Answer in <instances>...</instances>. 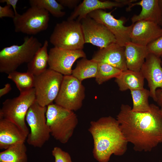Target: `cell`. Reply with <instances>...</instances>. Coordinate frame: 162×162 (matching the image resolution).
<instances>
[{
	"instance_id": "cell-3",
	"label": "cell",
	"mask_w": 162,
	"mask_h": 162,
	"mask_svg": "<svg viewBox=\"0 0 162 162\" xmlns=\"http://www.w3.org/2000/svg\"><path fill=\"white\" fill-rule=\"evenodd\" d=\"M42 46L38 39L32 35L25 36L20 45L14 44L4 48L0 51V72L8 74L21 64L28 63Z\"/></svg>"
},
{
	"instance_id": "cell-23",
	"label": "cell",
	"mask_w": 162,
	"mask_h": 162,
	"mask_svg": "<svg viewBox=\"0 0 162 162\" xmlns=\"http://www.w3.org/2000/svg\"><path fill=\"white\" fill-rule=\"evenodd\" d=\"M98 69L96 62L82 58L77 62L76 68L72 70V75L80 81L92 78H95Z\"/></svg>"
},
{
	"instance_id": "cell-37",
	"label": "cell",
	"mask_w": 162,
	"mask_h": 162,
	"mask_svg": "<svg viewBox=\"0 0 162 162\" xmlns=\"http://www.w3.org/2000/svg\"><path fill=\"white\" fill-rule=\"evenodd\" d=\"M159 25L160 26V27L162 28V16H161L160 22L159 23Z\"/></svg>"
},
{
	"instance_id": "cell-20",
	"label": "cell",
	"mask_w": 162,
	"mask_h": 162,
	"mask_svg": "<svg viewBox=\"0 0 162 162\" xmlns=\"http://www.w3.org/2000/svg\"><path fill=\"white\" fill-rule=\"evenodd\" d=\"M125 55L128 69L140 72L149 53L146 46L131 41L126 43Z\"/></svg>"
},
{
	"instance_id": "cell-25",
	"label": "cell",
	"mask_w": 162,
	"mask_h": 162,
	"mask_svg": "<svg viewBox=\"0 0 162 162\" xmlns=\"http://www.w3.org/2000/svg\"><path fill=\"white\" fill-rule=\"evenodd\" d=\"M130 91L133 102L132 110L139 112L149 111L151 109L148 100L150 95L149 90L143 88L130 90Z\"/></svg>"
},
{
	"instance_id": "cell-13",
	"label": "cell",
	"mask_w": 162,
	"mask_h": 162,
	"mask_svg": "<svg viewBox=\"0 0 162 162\" xmlns=\"http://www.w3.org/2000/svg\"><path fill=\"white\" fill-rule=\"evenodd\" d=\"M112 12H107L99 9L90 13L87 16L104 25L115 36L116 43L124 46L126 43L131 41L130 35L133 24L129 26H124V20L116 19L112 15Z\"/></svg>"
},
{
	"instance_id": "cell-22",
	"label": "cell",
	"mask_w": 162,
	"mask_h": 162,
	"mask_svg": "<svg viewBox=\"0 0 162 162\" xmlns=\"http://www.w3.org/2000/svg\"><path fill=\"white\" fill-rule=\"evenodd\" d=\"M48 46V42L45 40L42 46L39 49L31 60L28 63L27 72L36 76L44 72L47 69L49 57Z\"/></svg>"
},
{
	"instance_id": "cell-26",
	"label": "cell",
	"mask_w": 162,
	"mask_h": 162,
	"mask_svg": "<svg viewBox=\"0 0 162 162\" xmlns=\"http://www.w3.org/2000/svg\"><path fill=\"white\" fill-rule=\"evenodd\" d=\"M8 78L14 82L20 93L34 88V76L28 72H21L16 70L8 74Z\"/></svg>"
},
{
	"instance_id": "cell-29",
	"label": "cell",
	"mask_w": 162,
	"mask_h": 162,
	"mask_svg": "<svg viewBox=\"0 0 162 162\" xmlns=\"http://www.w3.org/2000/svg\"><path fill=\"white\" fill-rule=\"evenodd\" d=\"M146 47L148 53L162 56V35L148 44Z\"/></svg>"
},
{
	"instance_id": "cell-27",
	"label": "cell",
	"mask_w": 162,
	"mask_h": 162,
	"mask_svg": "<svg viewBox=\"0 0 162 162\" xmlns=\"http://www.w3.org/2000/svg\"><path fill=\"white\" fill-rule=\"evenodd\" d=\"M29 3L31 6L44 9L56 17H62L65 14L62 11L64 7L56 0H30Z\"/></svg>"
},
{
	"instance_id": "cell-8",
	"label": "cell",
	"mask_w": 162,
	"mask_h": 162,
	"mask_svg": "<svg viewBox=\"0 0 162 162\" xmlns=\"http://www.w3.org/2000/svg\"><path fill=\"white\" fill-rule=\"evenodd\" d=\"M64 75L48 68L44 72L34 76V88L36 101L43 106L52 103L57 97Z\"/></svg>"
},
{
	"instance_id": "cell-17",
	"label": "cell",
	"mask_w": 162,
	"mask_h": 162,
	"mask_svg": "<svg viewBox=\"0 0 162 162\" xmlns=\"http://www.w3.org/2000/svg\"><path fill=\"white\" fill-rule=\"evenodd\" d=\"M28 135L18 125L6 119L0 118V149L5 150L25 142Z\"/></svg>"
},
{
	"instance_id": "cell-14",
	"label": "cell",
	"mask_w": 162,
	"mask_h": 162,
	"mask_svg": "<svg viewBox=\"0 0 162 162\" xmlns=\"http://www.w3.org/2000/svg\"><path fill=\"white\" fill-rule=\"evenodd\" d=\"M161 58L149 53L140 71L144 79L147 80L149 88L150 96L156 102L157 89L162 91V66Z\"/></svg>"
},
{
	"instance_id": "cell-16",
	"label": "cell",
	"mask_w": 162,
	"mask_h": 162,
	"mask_svg": "<svg viewBox=\"0 0 162 162\" xmlns=\"http://www.w3.org/2000/svg\"><path fill=\"white\" fill-rule=\"evenodd\" d=\"M97 63L109 64L123 71L127 69L125 55V47L113 43L100 49L92 59Z\"/></svg>"
},
{
	"instance_id": "cell-12",
	"label": "cell",
	"mask_w": 162,
	"mask_h": 162,
	"mask_svg": "<svg viewBox=\"0 0 162 162\" xmlns=\"http://www.w3.org/2000/svg\"><path fill=\"white\" fill-rule=\"evenodd\" d=\"M49 68L64 76L71 75L72 66L76 60L86 58L82 50H68L54 47L48 53Z\"/></svg>"
},
{
	"instance_id": "cell-6",
	"label": "cell",
	"mask_w": 162,
	"mask_h": 162,
	"mask_svg": "<svg viewBox=\"0 0 162 162\" xmlns=\"http://www.w3.org/2000/svg\"><path fill=\"white\" fill-rule=\"evenodd\" d=\"M36 101L34 88L21 93L17 97L6 99L0 110V118L15 124L28 136L29 130L26 123V116L31 106Z\"/></svg>"
},
{
	"instance_id": "cell-38",
	"label": "cell",
	"mask_w": 162,
	"mask_h": 162,
	"mask_svg": "<svg viewBox=\"0 0 162 162\" xmlns=\"http://www.w3.org/2000/svg\"><path fill=\"white\" fill-rule=\"evenodd\" d=\"M161 57V66H162V56Z\"/></svg>"
},
{
	"instance_id": "cell-2",
	"label": "cell",
	"mask_w": 162,
	"mask_h": 162,
	"mask_svg": "<svg viewBox=\"0 0 162 162\" xmlns=\"http://www.w3.org/2000/svg\"><path fill=\"white\" fill-rule=\"evenodd\" d=\"M88 131L93 140V156L99 162H108L112 154L122 156L126 151L128 142L113 117H103L91 121Z\"/></svg>"
},
{
	"instance_id": "cell-32",
	"label": "cell",
	"mask_w": 162,
	"mask_h": 162,
	"mask_svg": "<svg viewBox=\"0 0 162 162\" xmlns=\"http://www.w3.org/2000/svg\"><path fill=\"white\" fill-rule=\"evenodd\" d=\"M57 1L63 7H66L69 8H75L80 1L79 0H58Z\"/></svg>"
},
{
	"instance_id": "cell-33",
	"label": "cell",
	"mask_w": 162,
	"mask_h": 162,
	"mask_svg": "<svg viewBox=\"0 0 162 162\" xmlns=\"http://www.w3.org/2000/svg\"><path fill=\"white\" fill-rule=\"evenodd\" d=\"M18 1V0H0V2L5 3L6 4V5L11 6L14 12L15 16H16L19 14L16 10V4Z\"/></svg>"
},
{
	"instance_id": "cell-21",
	"label": "cell",
	"mask_w": 162,
	"mask_h": 162,
	"mask_svg": "<svg viewBox=\"0 0 162 162\" xmlns=\"http://www.w3.org/2000/svg\"><path fill=\"white\" fill-rule=\"evenodd\" d=\"M144 78L140 71L129 69L122 71L120 75L115 78L120 91H124L144 88Z\"/></svg>"
},
{
	"instance_id": "cell-11",
	"label": "cell",
	"mask_w": 162,
	"mask_h": 162,
	"mask_svg": "<svg viewBox=\"0 0 162 162\" xmlns=\"http://www.w3.org/2000/svg\"><path fill=\"white\" fill-rule=\"evenodd\" d=\"M85 43L104 48L116 43L114 35L103 24L87 16L80 21Z\"/></svg>"
},
{
	"instance_id": "cell-1",
	"label": "cell",
	"mask_w": 162,
	"mask_h": 162,
	"mask_svg": "<svg viewBox=\"0 0 162 162\" xmlns=\"http://www.w3.org/2000/svg\"><path fill=\"white\" fill-rule=\"evenodd\" d=\"M151 104L148 112L133 111L128 104H122L116 119L127 141L136 151L150 152L162 143V114L160 109Z\"/></svg>"
},
{
	"instance_id": "cell-10",
	"label": "cell",
	"mask_w": 162,
	"mask_h": 162,
	"mask_svg": "<svg viewBox=\"0 0 162 162\" xmlns=\"http://www.w3.org/2000/svg\"><path fill=\"white\" fill-rule=\"evenodd\" d=\"M85 88L72 75L64 76L55 104L68 110L76 111L82 106L85 98Z\"/></svg>"
},
{
	"instance_id": "cell-19",
	"label": "cell",
	"mask_w": 162,
	"mask_h": 162,
	"mask_svg": "<svg viewBox=\"0 0 162 162\" xmlns=\"http://www.w3.org/2000/svg\"><path fill=\"white\" fill-rule=\"evenodd\" d=\"M140 5L142 10L138 15H134L131 18L132 24L141 20L149 21L154 22L159 25L162 15V10L160 8L158 0H142L134 3H132L127 8L129 10L135 5Z\"/></svg>"
},
{
	"instance_id": "cell-5",
	"label": "cell",
	"mask_w": 162,
	"mask_h": 162,
	"mask_svg": "<svg viewBox=\"0 0 162 162\" xmlns=\"http://www.w3.org/2000/svg\"><path fill=\"white\" fill-rule=\"evenodd\" d=\"M50 41L54 47L68 50H82L85 43L80 22L67 20L57 23Z\"/></svg>"
},
{
	"instance_id": "cell-34",
	"label": "cell",
	"mask_w": 162,
	"mask_h": 162,
	"mask_svg": "<svg viewBox=\"0 0 162 162\" xmlns=\"http://www.w3.org/2000/svg\"><path fill=\"white\" fill-rule=\"evenodd\" d=\"M12 88L10 84L7 83L4 85V87L0 89V97L7 94L11 90Z\"/></svg>"
},
{
	"instance_id": "cell-36",
	"label": "cell",
	"mask_w": 162,
	"mask_h": 162,
	"mask_svg": "<svg viewBox=\"0 0 162 162\" xmlns=\"http://www.w3.org/2000/svg\"><path fill=\"white\" fill-rule=\"evenodd\" d=\"M158 2L159 7L162 10V0H158Z\"/></svg>"
},
{
	"instance_id": "cell-35",
	"label": "cell",
	"mask_w": 162,
	"mask_h": 162,
	"mask_svg": "<svg viewBox=\"0 0 162 162\" xmlns=\"http://www.w3.org/2000/svg\"><path fill=\"white\" fill-rule=\"evenodd\" d=\"M156 94L157 99L156 102L158 105L162 107V91L160 88L156 90Z\"/></svg>"
},
{
	"instance_id": "cell-18",
	"label": "cell",
	"mask_w": 162,
	"mask_h": 162,
	"mask_svg": "<svg viewBox=\"0 0 162 162\" xmlns=\"http://www.w3.org/2000/svg\"><path fill=\"white\" fill-rule=\"evenodd\" d=\"M124 5L116 0H114V1L84 0L75 8L67 20H74L77 17L76 20L80 22L89 13L94 10L111 9L114 7H122Z\"/></svg>"
},
{
	"instance_id": "cell-39",
	"label": "cell",
	"mask_w": 162,
	"mask_h": 162,
	"mask_svg": "<svg viewBox=\"0 0 162 162\" xmlns=\"http://www.w3.org/2000/svg\"><path fill=\"white\" fill-rule=\"evenodd\" d=\"M160 110H161V112L162 114V107H161Z\"/></svg>"
},
{
	"instance_id": "cell-24",
	"label": "cell",
	"mask_w": 162,
	"mask_h": 162,
	"mask_svg": "<svg viewBox=\"0 0 162 162\" xmlns=\"http://www.w3.org/2000/svg\"><path fill=\"white\" fill-rule=\"evenodd\" d=\"M25 142L21 143L0 152V162H28L27 149Z\"/></svg>"
},
{
	"instance_id": "cell-9",
	"label": "cell",
	"mask_w": 162,
	"mask_h": 162,
	"mask_svg": "<svg viewBox=\"0 0 162 162\" xmlns=\"http://www.w3.org/2000/svg\"><path fill=\"white\" fill-rule=\"evenodd\" d=\"M49 13L45 10L35 6H31L21 14H19L13 19L16 32L33 35L48 27Z\"/></svg>"
},
{
	"instance_id": "cell-31",
	"label": "cell",
	"mask_w": 162,
	"mask_h": 162,
	"mask_svg": "<svg viewBox=\"0 0 162 162\" xmlns=\"http://www.w3.org/2000/svg\"><path fill=\"white\" fill-rule=\"evenodd\" d=\"M10 5H6L4 7L0 6V18L4 17H8L13 19L15 14L13 10Z\"/></svg>"
},
{
	"instance_id": "cell-4",
	"label": "cell",
	"mask_w": 162,
	"mask_h": 162,
	"mask_svg": "<svg viewBox=\"0 0 162 162\" xmlns=\"http://www.w3.org/2000/svg\"><path fill=\"white\" fill-rule=\"evenodd\" d=\"M47 107V124L51 135L61 143H66L77 125L76 114L73 111L53 103Z\"/></svg>"
},
{
	"instance_id": "cell-15",
	"label": "cell",
	"mask_w": 162,
	"mask_h": 162,
	"mask_svg": "<svg viewBox=\"0 0 162 162\" xmlns=\"http://www.w3.org/2000/svg\"><path fill=\"white\" fill-rule=\"evenodd\" d=\"M162 35V28L151 21L141 20L133 24L130 38L133 43L146 46Z\"/></svg>"
},
{
	"instance_id": "cell-30",
	"label": "cell",
	"mask_w": 162,
	"mask_h": 162,
	"mask_svg": "<svg viewBox=\"0 0 162 162\" xmlns=\"http://www.w3.org/2000/svg\"><path fill=\"white\" fill-rule=\"evenodd\" d=\"M52 154L55 158V162H72L70 154L59 147H54Z\"/></svg>"
},
{
	"instance_id": "cell-7",
	"label": "cell",
	"mask_w": 162,
	"mask_h": 162,
	"mask_svg": "<svg viewBox=\"0 0 162 162\" xmlns=\"http://www.w3.org/2000/svg\"><path fill=\"white\" fill-rule=\"evenodd\" d=\"M47 106H43L36 101L29 108L26 121L30 128L26 139L29 145L41 148L50 139V132L47 124Z\"/></svg>"
},
{
	"instance_id": "cell-28",
	"label": "cell",
	"mask_w": 162,
	"mask_h": 162,
	"mask_svg": "<svg viewBox=\"0 0 162 162\" xmlns=\"http://www.w3.org/2000/svg\"><path fill=\"white\" fill-rule=\"evenodd\" d=\"M98 63V71L95 79L98 85L102 84L112 78H116L122 71L121 70L106 63Z\"/></svg>"
}]
</instances>
